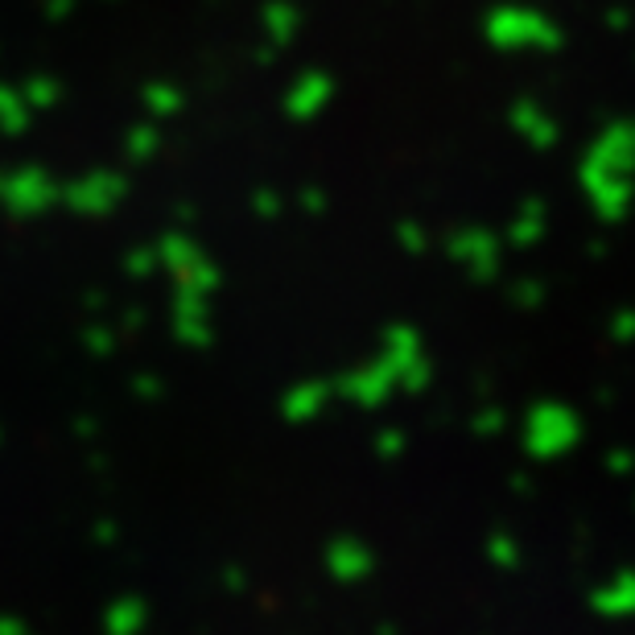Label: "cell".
Wrapping results in <instances>:
<instances>
[{"label": "cell", "mask_w": 635, "mask_h": 635, "mask_svg": "<svg viewBox=\"0 0 635 635\" xmlns=\"http://www.w3.org/2000/svg\"><path fill=\"white\" fill-rule=\"evenodd\" d=\"M433 380V355L430 343L417 326L392 322L380 331L375 351L363 363H355L343 380H334V392L355 409H384L396 396H417L430 389Z\"/></svg>", "instance_id": "obj_1"}, {"label": "cell", "mask_w": 635, "mask_h": 635, "mask_svg": "<svg viewBox=\"0 0 635 635\" xmlns=\"http://www.w3.org/2000/svg\"><path fill=\"white\" fill-rule=\"evenodd\" d=\"M577 194L598 223H623L635 211V115H611L577 158Z\"/></svg>", "instance_id": "obj_2"}, {"label": "cell", "mask_w": 635, "mask_h": 635, "mask_svg": "<svg viewBox=\"0 0 635 635\" xmlns=\"http://www.w3.org/2000/svg\"><path fill=\"white\" fill-rule=\"evenodd\" d=\"M483 42L495 54L507 58H545L557 54L565 46L562 26L553 21L541 9H520V4H507V9H491L483 17Z\"/></svg>", "instance_id": "obj_3"}, {"label": "cell", "mask_w": 635, "mask_h": 635, "mask_svg": "<svg viewBox=\"0 0 635 635\" xmlns=\"http://www.w3.org/2000/svg\"><path fill=\"white\" fill-rule=\"evenodd\" d=\"M586 442V421L574 404L536 401L520 417V450L533 462H562Z\"/></svg>", "instance_id": "obj_4"}, {"label": "cell", "mask_w": 635, "mask_h": 635, "mask_svg": "<svg viewBox=\"0 0 635 635\" xmlns=\"http://www.w3.org/2000/svg\"><path fill=\"white\" fill-rule=\"evenodd\" d=\"M446 260L458 269L466 281H491V276H500V269H504V235H495L491 228H478V223H471V228H458L446 235Z\"/></svg>", "instance_id": "obj_5"}, {"label": "cell", "mask_w": 635, "mask_h": 635, "mask_svg": "<svg viewBox=\"0 0 635 635\" xmlns=\"http://www.w3.org/2000/svg\"><path fill=\"white\" fill-rule=\"evenodd\" d=\"M507 129L516 132L520 141L536 149V153H548L562 144V120L553 108H545L541 100H516L507 108Z\"/></svg>", "instance_id": "obj_6"}, {"label": "cell", "mask_w": 635, "mask_h": 635, "mask_svg": "<svg viewBox=\"0 0 635 635\" xmlns=\"http://www.w3.org/2000/svg\"><path fill=\"white\" fill-rule=\"evenodd\" d=\"M326 570L339 582H363L375 574V548L363 545L360 536H334L326 548Z\"/></svg>", "instance_id": "obj_7"}, {"label": "cell", "mask_w": 635, "mask_h": 635, "mask_svg": "<svg viewBox=\"0 0 635 635\" xmlns=\"http://www.w3.org/2000/svg\"><path fill=\"white\" fill-rule=\"evenodd\" d=\"M594 611L606 619H632L635 615V570H619L615 577H606L594 591Z\"/></svg>", "instance_id": "obj_8"}, {"label": "cell", "mask_w": 635, "mask_h": 635, "mask_svg": "<svg viewBox=\"0 0 635 635\" xmlns=\"http://www.w3.org/2000/svg\"><path fill=\"white\" fill-rule=\"evenodd\" d=\"M545 231H548V211H545V202H536L528 199L524 206H520L516 215L507 219V231H504V240L512 248H536L541 240H545Z\"/></svg>", "instance_id": "obj_9"}, {"label": "cell", "mask_w": 635, "mask_h": 635, "mask_svg": "<svg viewBox=\"0 0 635 635\" xmlns=\"http://www.w3.org/2000/svg\"><path fill=\"white\" fill-rule=\"evenodd\" d=\"M487 562L500 570V574H516L520 565H524V548H520L516 536H507V533H495L487 541Z\"/></svg>", "instance_id": "obj_10"}, {"label": "cell", "mask_w": 635, "mask_h": 635, "mask_svg": "<svg viewBox=\"0 0 635 635\" xmlns=\"http://www.w3.org/2000/svg\"><path fill=\"white\" fill-rule=\"evenodd\" d=\"M334 396H339L334 384H305V389H298V396H293V417H318Z\"/></svg>", "instance_id": "obj_11"}, {"label": "cell", "mask_w": 635, "mask_h": 635, "mask_svg": "<svg viewBox=\"0 0 635 635\" xmlns=\"http://www.w3.org/2000/svg\"><path fill=\"white\" fill-rule=\"evenodd\" d=\"M404 450H409V442H404L401 430H380V433H375V442H372L375 458L396 462V458H404Z\"/></svg>", "instance_id": "obj_12"}, {"label": "cell", "mask_w": 635, "mask_h": 635, "mask_svg": "<svg viewBox=\"0 0 635 635\" xmlns=\"http://www.w3.org/2000/svg\"><path fill=\"white\" fill-rule=\"evenodd\" d=\"M396 240H401V248L409 256H421L430 248V231L421 228V223H413V219H404L401 228H396Z\"/></svg>", "instance_id": "obj_13"}, {"label": "cell", "mask_w": 635, "mask_h": 635, "mask_svg": "<svg viewBox=\"0 0 635 635\" xmlns=\"http://www.w3.org/2000/svg\"><path fill=\"white\" fill-rule=\"evenodd\" d=\"M611 339L615 343H635V310H619V314L611 318Z\"/></svg>", "instance_id": "obj_14"}, {"label": "cell", "mask_w": 635, "mask_h": 635, "mask_svg": "<svg viewBox=\"0 0 635 635\" xmlns=\"http://www.w3.org/2000/svg\"><path fill=\"white\" fill-rule=\"evenodd\" d=\"M500 421H504V417H500L495 409H487V413H483V417L475 421V430H478V433H495V430H500Z\"/></svg>", "instance_id": "obj_15"}]
</instances>
